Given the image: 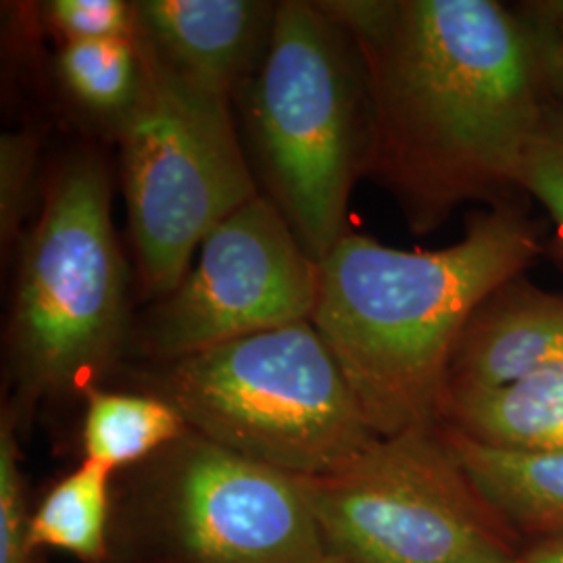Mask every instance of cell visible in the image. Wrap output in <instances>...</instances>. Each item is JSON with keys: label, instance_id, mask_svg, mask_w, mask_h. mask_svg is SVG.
<instances>
[{"label": "cell", "instance_id": "cell-1", "mask_svg": "<svg viewBox=\"0 0 563 563\" xmlns=\"http://www.w3.org/2000/svg\"><path fill=\"white\" fill-rule=\"evenodd\" d=\"M360 48L369 99L365 174L416 230L520 180L541 134L537 36L493 0H325Z\"/></svg>", "mask_w": 563, "mask_h": 563}, {"label": "cell", "instance_id": "cell-2", "mask_svg": "<svg viewBox=\"0 0 563 563\" xmlns=\"http://www.w3.org/2000/svg\"><path fill=\"white\" fill-rule=\"evenodd\" d=\"M534 249L509 211L474 218L441 251H399L351 232L330 249L311 323L378 437L443 426L463 332Z\"/></svg>", "mask_w": 563, "mask_h": 563}, {"label": "cell", "instance_id": "cell-3", "mask_svg": "<svg viewBox=\"0 0 563 563\" xmlns=\"http://www.w3.org/2000/svg\"><path fill=\"white\" fill-rule=\"evenodd\" d=\"M242 92L262 195L322 262L346 234L349 197L369 153L360 48L322 2L284 0L262 65Z\"/></svg>", "mask_w": 563, "mask_h": 563}, {"label": "cell", "instance_id": "cell-4", "mask_svg": "<svg viewBox=\"0 0 563 563\" xmlns=\"http://www.w3.org/2000/svg\"><path fill=\"white\" fill-rule=\"evenodd\" d=\"M157 395L202 439L301 478L380 439L311 320L163 362Z\"/></svg>", "mask_w": 563, "mask_h": 563}, {"label": "cell", "instance_id": "cell-5", "mask_svg": "<svg viewBox=\"0 0 563 563\" xmlns=\"http://www.w3.org/2000/svg\"><path fill=\"white\" fill-rule=\"evenodd\" d=\"M139 42L141 90L118 121L121 176L141 290L165 299L202 241L260 195V181L230 97L181 76Z\"/></svg>", "mask_w": 563, "mask_h": 563}, {"label": "cell", "instance_id": "cell-6", "mask_svg": "<svg viewBox=\"0 0 563 563\" xmlns=\"http://www.w3.org/2000/svg\"><path fill=\"white\" fill-rule=\"evenodd\" d=\"M128 269L111 220V184L95 155H76L48 181L21 249L11 353L23 395L86 393L120 357Z\"/></svg>", "mask_w": 563, "mask_h": 563}, {"label": "cell", "instance_id": "cell-7", "mask_svg": "<svg viewBox=\"0 0 563 563\" xmlns=\"http://www.w3.org/2000/svg\"><path fill=\"white\" fill-rule=\"evenodd\" d=\"M325 555L342 563H520L523 547L470 481L443 426L380 437L297 476Z\"/></svg>", "mask_w": 563, "mask_h": 563}, {"label": "cell", "instance_id": "cell-8", "mask_svg": "<svg viewBox=\"0 0 563 563\" xmlns=\"http://www.w3.org/2000/svg\"><path fill=\"white\" fill-rule=\"evenodd\" d=\"M128 541L139 563H320L301 483L188 430L142 463Z\"/></svg>", "mask_w": 563, "mask_h": 563}, {"label": "cell", "instance_id": "cell-9", "mask_svg": "<svg viewBox=\"0 0 563 563\" xmlns=\"http://www.w3.org/2000/svg\"><path fill=\"white\" fill-rule=\"evenodd\" d=\"M320 262L265 195L228 216L199 260L142 325V349L159 362L311 320Z\"/></svg>", "mask_w": 563, "mask_h": 563}, {"label": "cell", "instance_id": "cell-10", "mask_svg": "<svg viewBox=\"0 0 563 563\" xmlns=\"http://www.w3.org/2000/svg\"><path fill=\"white\" fill-rule=\"evenodd\" d=\"M142 42L181 76L232 99L262 65L278 2L139 0Z\"/></svg>", "mask_w": 563, "mask_h": 563}, {"label": "cell", "instance_id": "cell-11", "mask_svg": "<svg viewBox=\"0 0 563 563\" xmlns=\"http://www.w3.org/2000/svg\"><path fill=\"white\" fill-rule=\"evenodd\" d=\"M563 363V301L523 297L474 318L451 367V397L553 372Z\"/></svg>", "mask_w": 563, "mask_h": 563}, {"label": "cell", "instance_id": "cell-12", "mask_svg": "<svg viewBox=\"0 0 563 563\" xmlns=\"http://www.w3.org/2000/svg\"><path fill=\"white\" fill-rule=\"evenodd\" d=\"M457 462L516 534L563 539V453H523L472 441L443 423Z\"/></svg>", "mask_w": 563, "mask_h": 563}, {"label": "cell", "instance_id": "cell-13", "mask_svg": "<svg viewBox=\"0 0 563 563\" xmlns=\"http://www.w3.org/2000/svg\"><path fill=\"white\" fill-rule=\"evenodd\" d=\"M444 423L488 446L563 453V374L541 372L501 388L453 395Z\"/></svg>", "mask_w": 563, "mask_h": 563}, {"label": "cell", "instance_id": "cell-14", "mask_svg": "<svg viewBox=\"0 0 563 563\" xmlns=\"http://www.w3.org/2000/svg\"><path fill=\"white\" fill-rule=\"evenodd\" d=\"M84 462L111 474L153 460L190 430L180 411L159 395L113 393L92 386L84 393Z\"/></svg>", "mask_w": 563, "mask_h": 563}, {"label": "cell", "instance_id": "cell-15", "mask_svg": "<svg viewBox=\"0 0 563 563\" xmlns=\"http://www.w3.org/2000/svg\"><path fill=\"white\" fill-rule=\"evenodd\" d=\"M111 478L101 465L81 462L32 511L30 547L63 551L81 563H107Z\"/></svg>", "mask_w": 563, "mask_h": 563}, {"label": "cell", "instance_id": "cell-16", "mask_svg": "<svg viewBox=\"0 0 563 563\" xmlns=\"http://www.w3.org/2000/svg\"><path fill=\"white\" fill-rule=\"evenodd\" d=\"M57 67L63 86L76 101L120 121L141 90L139 34L113 41L63 42Z\"/></svg>", "mask_w": 563, "mask_h": 563}, {"label": "cell", "instance_id": "cell-17", "mask_svg": "<svg viewBox=\"0 0 563 563\" xmlns=\"http://www.w3.org/2000/svg\"><path fill=\"white\" fill-rule=\"evenodd\" d=\"M30 522L15 413L4 409L0 420V563H32Z\"/></svg>", "mask_w": 563, "mask_h": 563}, {"label": "cell", "instance_id": "cell-18", "mask_svg": "<svg viewBox=\"0 0 563 563\" xmlns=\"http://www.w3.org/2000/svg\"><path fill=\"white\" fill-rule=\"evenodd\" d=\"M44 15L63 42L113 41L139 34L134 2L123 0H51L44 4Z\"/></svg>", "mask_w": 563, "mask_h": 563}, {"label": "cell", "instance_id": "cell-19", "mask_svg": "<svg viewBox=\"0 0 563 563\" xmlns=\"http://www.w3.org/2000/svg\"><path fill=\"white\" fill-rule=\"evenodd\" d=\"M36 165V142L25 132L4 134L0 141V239H20L21 223L30 211Z\"/></svg>", "mask_w": 563, "mask_h": 563}, {"label": "cell", "instance_id": "cell-20", "mask_svg": "<svg viewBox=\"0 0 563 563\" xmlns=\"http://www.w3.org/2000/svg\"><path fill=\"white\" fill-rule=\"evenodd\" d=\"M518 181L549 209L563 236V130L544 125L523 157Z\"/></svg>", "mask_w": 563, "mask_h": 563}, {"label": "cell", "instance_id": "cell-21", "mask_svg": "<svg viewBox=\"0 0 563 563\" xmlns=\"http://www.w3.org/2000/svg\"><path fill=\"white\" fill-rule=\"evenodd\" d=\"M549 13V27L541 36H537V42L541 53V65L551 76V80L555 81L563 97V4H558Z\"/></svg>", "mask_w": 563, "mask_h": 563}, {"label": "cell", "instance_id": "cell-22", "mask_svg": "<svg viewBox=\"0 0 563 563\" xmlns=\"http://www.w3.org/2000/svg\"><path fill=\"white\" fill-rule=\"evenodd\" d=\"M520 563H563V539L526 544Z\"/></svg>", "mask_w": 563, "mask_h": 563}, {"label": "cell", "instance_id": "cell-23", "mask_svg": "<svg viewBox=\"0 0 563 563\" xmlns=\"http://www.w3.org/2000/svg\"><path fill=\"white\" fill-rule=\"evenodd\" d=\"M320 563H342V562H339V560H332V558H328V555H325V560H323V562H320Z\"/></svg>", "mask_w": 563, "mask_h": 563}, {"label": "cell", "instance_id": "cell-24", "mask_svg": "<svg viewBox=\"0 0 563 563\" xmlns=\"http://www.w3.org/2000/svg\"><path fill=\"white\" fill-rule=\"evenodd\" d=\"M553 372H560V374H563V363H562V365H558V367H555V369H553Z\"/></svg>", "mask_w": 563, "mask_h": 563}]
</instances>
